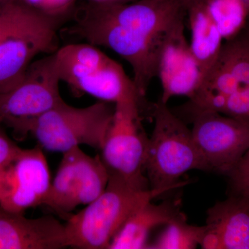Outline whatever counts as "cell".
<instances>
[{"instance_id":"cell-1","label":"cell","mask_w":249,"mask_h":249,"mask_svg":"<svg viewBox=\"0 0 249 249\" xmlns=\"http://www.w3.org/2000/svg\"><path fill=\"white\" fill-rule=\"evenodd\" d=\"M55 58L60 81L76 95L87 93L114 105L136 103L145 114L151 109L122 65L96 46L87 42L69 44L55 52Z\"/></svg>"},{"instance_id":"cell-2","label":"cell","mask_w":249,"mask_h":249,"mask_svg":"<svg viewBox=\"0 0 249 249\" xmlns=\"http://www.w3.org/2000/svg\"><path fill=\"white\" fill-rule=\"evenodd\" d=\"M115 113L114 103L99 101L85 107L62 101L32 120L8 126L23 137L32 134L42 148L64 152L85 145L101 150Z\"/></svg>"},{"instance_id":"cell-3","label":"cell","mask_w":249,"mask_h":249,"mask_svg":"<svg viewBox=\"0 0 249 249\" xmlns=\"http://www.w3.org/2000/svg\"><path fill=\"white\" fill-rule=\"evenodd\" d=\"M165 190H137L109 175L102 194L65 224L68 247L80 249L109 248L111 240L127 219L142 205L167 193Z\"/></svg>"},{"instance_id":"cell-4","label":"cell","mask_w":249,"mask_h":249,"mask_svg":"<svg viewBox=\"0 0 249 249\" xmlns=\"http://www.w3.org/2000/svg\"><path fill=\"white\" fill-rule=\"evenodd\" d=\"M71 20L67 34L96 47L111 49L120 55L132 67L134 85L145 97L149 86L157 77L159 57L166 37L163 40L152 38L111 22L86 1L76 6Z\"/></svg>"},{"instance_id":"cell-5","label":"cell","mask_w":249,"mask_h":249,"mask_svg":"<svg viewBox=\"0 0 249 249\" xmlns=\"http://www.w3.org/2000/svg\"><path fill=\"white\" fill-rule=\"evenodd\" d=\"M155 127L147 145L145 172L150 189L171 191L188 182L179 178L191 170H206L193 134L182 119L160 100L153 105Z\"/></svg>"},{"instance_id":"cell-6","label":"cell","mask_w":249,"mask_h":249,"mask_svg":"<svg viewBox=\"0 0 249 249\" xmlns=\"http://www.w3.org/2000/svg\"><path fill=\"white\" fill-rule=\"evenodd\" d=\"M190 109H206L249 123V40L241 31L223 44Z\"/></svg>"},{"instance_id":"cell-7","label":"cell","mask_w":249,"mask_h":249,"mask_svg":"<svg viewBox=\"0 0 249 249\" xmlns=\"http://www.w3.org/2000/svg\"><path fill=\"white\" fill-rule=\"evenodd\" d=\"M143 111L134 102L115 104L114 119L101 156L109 175L137 190L150 189L145 172L149 138L142 127Z\"/></svg>"},{"instance_id":"cell-8","label":"cell","mask_w":249,"mask_h":249,"mask_svg":"<svg viewBox=\"0 0 249 249\" xmlns=\"http://www.w3.org/2000/svg\"><path fill=\"white\" fill-rule=\"evenodd\" d=\"M64 22L29 7L0 40V95L17 86L34 58L58 50V32Z\"/></svg>"},{"instance_id":"cell-9","label":"cell","mask_w":249,"mask_h":249,"mask_svg":"<svg viewBox=\"0 0 249 249\" xmlns=\"http://www.w3.org/2000/svg\"><path fill=\"white\" fill-rule=\"evenodd\" d=\"M109 173L101 156L91 157L80 147L62 153L58 171L43 204L66 217L78 206L88 205L107 187Z\"/></svg>"},{"instance_id":"cell-10","label":"cell","mask_w":249,"mask_h":249,"mask_svg":"<svg viewBox=\"0 0 249 249\" xmlns=\"http://www.w3.org/2000/svg\"><path fill=\"white\" fill-rule=\"evenodd\" d=\"M191 129L206 170L229 175L249 150V123L206 109H190Z\"/></svg>"},{"instance_id":"cell-11","label":"cell","mask_w":249,"mask_h":249,"mask_svg":"<svg viewBox=\"0 0 249 249\" xmlns=\"http://www.w3.org/2000/svg\"><path fill=\"white\" fill-rule=\"evenodd\" d=\"M60 82L55 52L34 60L20 83L0 95V123L32 120L56 107L64 101Z\"/></svg>"},{"instance_id":"cell-12","label":"cell","mask_w":249,"mask_h":249,"mask_svg":"<svg viewBox=\"0 0 249 249\" xmlns=\"http://www.w3.org/2000/svg\"><path fill=\"white\" fill-rule=\"evenodd\" d=\"M51 183L50 170L42 147L22 148L0 168V207L24 213L42 205Z\"/></svg>"},{"instance_id":"cell-13","label":"cell","mask_w":249,"mask_h":249,"mask_svg":"<svg viewBox=\"0 0 249 249\" xmlns=\"http://www.w3.org/2000/svg\"><path fill=\"white\" fill-rule=\"evenodd\" d=\"M185 19L165 37L159 57L157 78L162 88L160 101L165 104L175 96L191 99L203 81L201 69L192 52L185 32Z\"/></svg>"},{"instance_id":"cell-14","label":"cell","mask_w":249,"mask_h":249,"mask_svg":"<svg viewBox=\"0 0 249 249\" xmlns=\"http://www.w3.org/2000/svg\"><path fill=\"white\" fill-rule=\"evenodd\" d=\"M68 247L65 224L52 215L27 218L0 207V249Z\"/></svg>"},{"instance_id":"cell-15","label":"cell","mask_w":249,"mask_h":249,"mask_svg":"<svg viewBox=\"0 0 249 249\" xmlns=\"http://www.w3.org/2000/svg\"><path fill=\"white\" fill-rule=\"evenodd\" d=\"M205 228L202 249H249V198L232 196L214 204Z\"/></svg>"},{"instance_id":"cell-16","label":"cell","mask_w":249,"mask_h":249,"mask_svg":"<svg viewBox=\"0 0 249 249\" xmlns=\"http://www.w3.org/2000/svg\"><path fill=\"white\" fill-rule=\"evenodd\" d=\"M181 213L178 201H165L160 204L149 201L126 220L108 249H148L150 232L158 226L166 225Z\"/></svg>"},{"instance_id":"cell-17","label":"cell","mask_w":249,"mask_h":249,"mask_svg":"<svg viewBox=\"0 0 249 249\" xmlns=\"http://www.w3.org/2000/svg\"><path fill=\"white\" fill-rule=\"evenodd\" d=\"M186 18L191 30L190 46L204 80L217 61L224 39L207 14L204 0L187 5Z\"/></svg>"},{"instance_id":"cell-18","label":"cell","mask_w":249,"mask_h":249,"mask_svg":"<svg viewBox=\"0 0 249 249\" xmlns=\"http://www.w3.org/2000/svg\"><path fill=\"white\" fill-rule=\"evenodd\" d=\"M204 4L223 39L232 38L245 27L249 15L246 0H204Z\"/></svg>"},{"instance_id":"cell-19","label":"cell","mask_w":249,"mask_h":249,"mask_svg":"<svg viewBox=\"0 0 249 249\" xmlns=\"http://www.w3.org/2000/svg\"><path fill=\"white\" fill-rule=\"evenodd\" d=\"M206 228L188 224L185 214L181 213L166 224V229L155 243L148 249H193L201 245Z\"/></svg>"},{"instance_id":"cell-20","label":"cell","mask_w":249,"mask_h":249,"mask_svg":"<svg viewBox=\"0 0 249 249\" xmlns=\"http://www.w3.org/2000/svg\"><path fill=\"white\" fill-rule=\"evenodd\" d=\"M47 17L65 22L71 19L76 0H18Z\"/></svg>"},{"instance_id":"cell-21","label":"cell","mask_w":249,"mask_h":249,"mask_svg":"<svg viewBox=\"0 0 249 249\" xmlns=\"http://www.w3.org/2000/svg\"><path fill=\"white\" fill-rule=\"evenodd\" d=\"M29 9L18 0H13L0 6V40L21 19Z\"/></svg>"},{"instance_id":"cell-22","label":"cell","mask_w":249,"mask_h":249,"mask_svg":"<svg viewBox=\"0 0 249 249\" xmlns=\"http://www.w3.org/2000/svg\"><path fill=\"white\" fill-rule=\"evenodd\" d=\"M229 176L237 194L249 198V150Z\"/></svg>"},{"instance_id":"cell-23","label":"cell","mask_w":249,"mask_h":249,"mask_svg":"<svg viewBox=\"0 0 249 249\" xmlns=\"http://www.w3.org/2000/svg\"><path fill=\"white\" fill-rule=\"evenodd\" d=\"M21 149L0 127V168L12 160Z\"/></svg>"},{"instance_id":"cell-24","label":"cell","mask_w":249,"mask_h":249,"mask_svg":"<svg viewBox=\"0 0 249 249\" xmlns=\"http://www.w3.org/2000/svg\"><path fill=\"white\" fill-rule=\"evenodd\" d=\"M138 0H85V1H88V2L103 4H127V3L134 2Z\"/></svg>"},{"instance_id":"cell-25","label":"cell","mask_w":249,"mask_h":249,"mask_svg":"<svg viewBox=\"0 0 249 249\" xmlns=\"http://www.w3.org/2000/svg\"><path fill=\"white\" fill-rule=\"evenodd\" d=\"M242 31H243L244 34H245V36H247V38H248L249 40V15L247 22H246L245 27L243 28Z\"/></svg>"},{"instance_id":"cell-26","label":"cell","mask_w":249,"mask_h":249,"mask_svg":"<svg viewBox=\"0 0 249 249\" xmlns=\"http://www.w3.org/2000/svg\"><path fill=\"white\" fill-rule=\"evenodd\" d=\"M197 1V0H183V3H184L185 6H187V5L191 4L192 2H194V1Z\"/></svg>"},{"instance_id":"cell-27","label":"cell","mask_w":249,"mask_h":249,"mask_svg":"<svg viewBox=\"0 0 249 249\" xmlns=\"http://www.w3.org/2000/svg\"><path fill=\"white\" fill-rule=\"evenodd\" d=\"M10 1H13V0H0V6L5 4V3L9 2Z\"/></svg>"},{"instance_id":"cell-28","label":"cell","mask_w":249,"mask_h":249,"mask_svg":"<svg viewBox=\"0 0 249 249\" xmlns=\"http://www.w3.org/2000/svg\"><path fill=\"white\" fill-rule=\"evenodd\" d=\"M247 3H248L249 6V0H247Z\"/></svg>"}]
</instances>
